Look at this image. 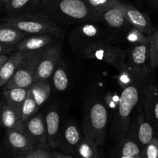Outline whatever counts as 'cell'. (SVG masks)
<instances>
[{
    "mask_svg": "<svg viewBox=\"0 0 158 158\" xmlns=\"http://www.w3.org/2000/svg\"><path fill=\"white\" fill-rule=\"evenodd\" d=\"M101 22L105 23L110 29L116 31H124L131 26L125 18L123 11L119 6V3L102 14Z\"/></svg>",
    "mask_w": 158,
    "mask_h": 158,
    "instance_id": "obj_21",
    "label": "cell"
},
{
    "mask_svg": "<svg viewBox=\"0 0 158 158\" xmlns=\"http://www.w3.org/2000/svg\"><path fill=\"white\" fill-rule=\"evenodd\" d=\"M28 35L10 25L4 23L0 25V43L15 45Z\"/></svg>",
    "mask_w": 158,
    "mask_h": 158,
    "instance_id": "obj_24",
    "label": "cell"
},
{
    "mask_svg": "<svg viewBox=\"0 0 158 158\" xmlns=\"http://www.w3.org/2000/svg\"><path fill=\"white\" fill-rule=\"evenodd\" d=\"M2 103L0 102V115H1V110H2Z\"/></svg>",
    "mask_w": 158,
    "mask_h": 158,
    "instance_id": "obj_40",
    "label": "cell"
},
{
    "mask_svg": "<svg viewBox=\"0 0 158 158\" xmlns=\"http://www.w3.org/2000/svg\"><path fill=\"white\" fill-rule=\"evenodd\" d=\"M44 117L49 144L52 149L55 150L59 148L61 131L60 113L57 108L53 106L46 110V114H44Z\"/></svg>",
    "mask_w": 158,
    "mask_h": 158,
    "instance_id": "obj_17",
    "label": "cell"
},
{
    "mask_svg": "<svg viewBox=\"0 0 158 158\" xmlns=\"http://www.w3.org/2000/svg\"><path fill=\"white\" fill-rule=\"evenodd\" d=\"M151 75V74H149ZM143 76H148L144 75V74L139 73L136 72L134 69H131L129 66H127L126 69L123 70L119 71V75L117 77V81H118L119 85L120 86L121 89H124L125 87L131 85L133 82L135 81L138 77H143Z\"/></svg>",
    "mask_w": 158,
    "mask_h": 158,
    "instance_id": "obj_31",
    "label": "cell"
},
{
    "mask_svg": "<svg viewBox=\"0 0 158 158\" xmlns=\"http://www.w3.org/2000/svg\"><path fill=\"white\" fill-rule=\"evenodd\" d=\"M15 51V45L0 43V54H9Z\"/></svg>",
    "mask_w": 158,
    "mask_h": 158,
    "instance_id": "obj_36",
    "label": "cell"
},
{
    "mask_svg": "<svg viewBox=\"0 0 158 158\" xmlns=\"http://www.w3.org/2000/svg\"><path fill=\"white\" fill-rule=\"evenodd\" d=\"M114 157L120 158H144L143 148L140 145L137 134L134 119L133 118L131 126L123 137L119 140Z\"/></svg>",
    "mask_w": 158,
    "mask_h": 158,
    "instance_id": "obj_10",
    "label": "cell"
},
{
    "mask_svg": "<svg viewBox=\"0 0 158 158\" xmlns=\"http://www.w3.org/2000/svg\"><path fill=\"white\" fill-rule=\"evenodd\" d=\"M0 124L6 130L14 129L23 131V122L21 117L6 103H3L2 107Z\"/></svg>",
    "mask_w": 158,
    "mask_h": 158,
    "instance_id": "obj_23",
    "label": "cell"
},
{
    "mask_svg": "<svg viewBox=\"0 0 158 158\" xmlns=\"http://www.w3.org/2000/svg\"><path fill=\"white\" fill-rule=\"evenodd\" d=\"M23 130L35 148L49 146L43 114L37 113L27 121L24 122Z\"/></svg>",
    "mask_w": 158,
    "mask_h": 158,
    "instance_id": "obj_13",
    "label": "cell"
},
{
    "mask_svg": "<svg viewBox=\"0 0 158 158\" xmlns=\"http://www.w3.org/2000/svg\"><path fill=\"white\" fill-rule=\"evenodd\" d=\"M5 143L11 155L17 158H27L35 148L28 136L19 130H6Z\"/></svg>",
    "mask_w": 158,
    "mask_h": 158,
    "instance_id": "obj_11",
    "label": "cell"
},
{
    "mask_svg": "<svg viewBox=\"0 0 158 158\" xmlns=\"http://www.w3.org/2000/svg\"><path fill=\"white\" fill-rule=\"evenodd\" d=\"M60 39L61 38H58L52 42L42 52L32 83L40 80H48L52 77V73L61 59L63 44Z\"/></svg>",
    "mask_w": 158,
    "mask_h": 158,
    "instance_id": "obj_7",
    "label": "cell"
},
{
    "mask_svg": "<svg viewBox=\"0 0 158 158\" xmlns=\"http://www.w3.org/2000/svg\"><path fill=\"white\" fill-rule=\"evenodd\" d=\"M2 1H3V2H5V3H6V2H9V0H2Z\"/></svg>",
    "mask_w": 158,
    "mask_h": 158,
    "instance_id": "obj_41",
    "label": "cell"
},
{
    "mask_svg": "<svg viewBox=\"0 0 158 158\" xmlns=\"http://www.w3.org/2000/svg\"><path fill=\"white\" fill-rule=\"evenodd\" d=\"M149 6H151L153 9L158 12V0H146Z\"/></svg>",
    "mask_w": 158,
    "mask_h": 158,
    "instance_id": "obj_37",
    "label": "cell"
},
{
    "mask_svg": "<svg viewBox=\"0 0 158 158\" xmlns=\"http://www.w3.org/2000/svg\"><path fill=\"white\" fill-rule=\"evenodd\" d=\"M134 119L137 139L142 148H144V147L149 143L155 136H157L156 130L158 127L147 117L142 108L139 110L136 118Z\"/></svg>",
    "mask_w": 158,
    "mask_h": 158,
    "instance_id": "obj_16",
    "label": "cell"
},
{
    "mask_svg": "<svg viewBox=\"0 0 158 158\" xmlns=\"http://www.w3.org/2000/svg\"><path fill=\"white\" fill-rule=\"evenodd\" d=\"M92 10L101 16L102 14L108 9L114 7L119 3V0H84Z\"/></svg>",
    "mask_w": 158,
    "mask_h": 158,
    "instance_id": "obj_32",
    "label": "cell"
},
{
    "mask_svg": "<svg viewBox=\"0 0 158 158\" xmlns=\"http://www.w3.org/2000/svg\"><path fill=\"white\" fill-rule=\"evenodd\" d=\"M49 80V79L40 80L36 83H32L29 86L34 99L35 100V102L40 108L46 101V100L49 98V95H50L51 86Z\"/></svg>",
    "mask_w": 158,
    "mask_h": 158,
    "instance_id": "obj_26",
    "label": "cell"
},
{
    "mask_svg": "<svg viewBox=\"0 0 158 158\" xmlns=\"http://www.w3.org/2000/svg\"><path fill=\"white\" fill-rule=\"evenodd\" d=\"M35 14L66 26L101 22V16L84 0H41Z\"/></svg>",
    "mask_w": 158,
    "mask_h": 158,
    "instance_id": "obj_1",
    "label": "cell"
},
{
    "mask_svg": "<svg viewBox=\"0 0 158 158\" xmlns=\"http://www.w3.org/2000/svg\"><path fill=\"white\" fill-rule=\"evenodd\" d=\"M29 52L26 51H15L0 69V87L5 86L7 82L15 74L17 69L23 64L29 55Z\"/></svg>",
    "mask_w": 158,
    "mask_h": 158,
    "instance_id": "obj_18",
    "label": "cell"
},
{
    "mask_svg": "<svg viewBox=\"0 0 158 158\" xmlns=\"http://www.w3.org/2000/svg\"><path fill=\"white\" fill-rule=\"evenodd\" d=\"M75 157L83 158H99L100 157L98 146L95 142L87 136L84 135L76 150Z\"/></svg>",
    "mask_w": 158,
    "mask_h": 158,
    "instance_id": "obj_25",
    "label": "cell"
},
{
    "mask_svg": "<svg viewBox=\"0 0 158 158\" xmlns=\"http://www.w3.org/2000/svg\"><path fill=\"white\" fill-rule=\"evenodd\" d=\"M29 87H14L5 89L2 92L6 103L21 117L22 108L27 96Z\"/></svg>",
    "mask_w": 158,
    "mask_h": 158,
    "instance_id": "obj_22",
    "label": "cell"
},
{
    "mask_svg": "<svg viewBox=\"0 0 158 158\" xmlns=\"http://www.w3.org/2000/svg\"><path fill=\"white\" fill-rule=\"evenodd\" d=\"M144 158H158V136H155L143 148Z\"/></svg>",
    "mask_w": 158,
    "mask_h": 158,
    "instance_id": "obj_34",
    "label": "cell"
},
{
    "mask_svg": "<svg viewBox=\"0 0 158 158\" xmlns=\"http://www.w3.org/2000/svg\"><path fill=\"white\" fill-rule=\"evenodd\" d=\"M60 37L52 34L30 35L15 45V51H35L45 48L54 40Z\"/></svg>",
    "mask_w": 158,
    "mask_h": 158,
    "instance_id": "obj_19",
    "label": "cell"
},
{
    "mask_svg": "<svg viewBox=\"0 0 158 158\" xmlns=\"http://www.w3.org/2000/svg\"><path fill=\"white\" fill-rule=\"evenodd\" d=\"M81 56L87 60L105 62L118 71L123 70L127 66V50L111 44L107 40H101L91 44L82 52Z\"/></svg>",
    "mask_w": 158,
    "mask_h": 158,
    "instance_id": "obj_5",
    "label": "cell"
},
{
    "mask_svg": "<svg viewBox=\"0 0 158 158\" xmlns=\"http://www.w3.org/2000/svg\"><path fill=\"white\" fill-rule=\"evenodd\" d=\"M39 109H40V107L37 105L35 100L34 99V97L32 95L30 88L29 87L27 96H26V98L25 100L24 103H23V108H22V121L23 123L27 121L29 119H30L31 117H32L35 114H36L38 113Z\"/></svg>",
    "mask_w": 158,
    "mask_h": 158,
    "instance_id": "obj_28",
    "label": "cell"
},
{
    "mask_svg": "<svg viewBox=\"0 0 158 158\" xmlns=\"http://www.w3.org/2000/svg\"><path fill=\"white\" fill-rule=\"evenodd\" d=\"M50 146L37 147L28 155L27 158H73V156L54 151Z\"/></svg>",
    "mask_w": 158,
    "mask_h": 158,
    "instance_id": "obj_29",
    "label": "cell"
},
{
    "mask_svg": "<svg viewBox=\"0 0 158 158\" xmlns=\"http://www.w3.org/2000/svg\"><path fill=\"white\" fill-rule=\"evenodd\" d=\"M109 122V112L104 102L93 99L88 102L83 117V134L92 139L97 146L103 144L106 138Z\"/></svg>",
    "mask_w": 158,
    "mask_h": 158,
    "instance_id": "obj_3",
    "label": "cell"
},
{
    "mask_svg": "<svg viewBox=\"0 0 158 158\" xmlns=\"http://www.w3.org/2000/svg\"><path fill=\"white\" fill-rule=\"evenodd\" d=\"M97 23H80L70 31L68 41L75 53L81 56L82 52L93 43L101 40H107V33Z\"/></svg>",
    "mask_w": 158,
    "mask_h": 158,
    "instance_id": "obj_6",
    "label": "cell"
},
{
    "mask_svg": "<svg viewBox=\"0 0 158 158\" xmlns=\"http://www.w3.org/2000/svg\"><path fill=\"white\" fill-rule=\"evenodd\" d=\"M45 48L29 52L26 60L17 69L12 78L5 85V89L14 87H29L32 84L39 60Z\"/></svg>",
    "mask_w": 158,
    "mask_h": 158,
    "instance_id": "obj_8",
    "label": "cell"
},
{
    "mask_svg": "<svg viewBox=\"0 0 158 158\" xmlns=\"http://www.w3.org/2000/svg\"><path fill=\"white\" fill-rule=\"evenodd\" d=\"M150 49H151V67L154 70L158 67V26L154 28L150 35Z\"/></svg>",
    "mask_w": 158,
    "mask_h": 158,
    "instance_id": "obj_33",
    "label": "cell"
},
{
    "mask_svg": "<svg viewBox=\"0 0 158 158\" xmlns=\"http://www.w3.org/2000/svg\"><path fill=\"white\" fill-rule=\"evenodd\" d=\"M2 21L4 23L14 26L29 35L52 34L60 38L64 35V31L60 25L49 19L35 13L19 16H7L3 18Z\"/></svg>",
    "mask_w": 158,
    "mask_h": 158,
    "instance_id": "obj_4",
    "label": "cell"
},
{
    "mask_svg": "<svg viewBox=\"0 0 158 158\" xmlns=\"http://www.w3.org/2000/svg\"><path fill=\"white\" fill-rule=\"evenodd\" d=\"M151 49L150 42L148 43L133 45L127 51L126 63L129 67L139 73L149 75L153 73L150 64Z\"/></svg>",
    "mask_w": 158,
    "mask_h": 158,
    "instance_id": "obj_9",
    "label": "cell"
},
{
    "mask_svg": "<svg viewBox=\"0 0 158 158\" xmlns=\"http://www.w3.org/2000/svg\"><path fill=\"white\" fill-rule=\"evenodd\" d=\"M0 94H1V93H0Z\"/></svg>",
    "mask_w": 158,
    "mask_h": 158,
    "instance_id": "obj_42",
    "label": "cell"
},
{
    "mask_svg": "<svg viewBox=\"0 0 158 158\" xmlns=\"http://www.w3.org/2000/svg\"><path fill=\"white\" fill-rule=\"evenodd\" d=\"M52 84L56 90L63 92L67 89L69 84V80L64 62L60 60L52 73Z\"/></svg>",
    "mask_w": 158,
    "mask_h": 158,
    "instance_id": "obj_27",
    "label": "cell"
},
{
    "mask_svg": "<svg viewBox=\"0 0 158 158\" xmlns=\"http://www.w3.org/2000/svg\"><path fill=\"white\" fill-rule=\"evenodd\" d=\"M152 74L138 77L131 85L122 89L118 107L114 114L110 131L114 140H120L129 129L133 120V113L137 106H141L145 83Z\"/></svg>",
    "mask_w": 158,
    "mask_h": 158,
    "instance_id": "obj_2",
    "label": "cell"
},
{
    "mask_svg": "<svg viewBox=\"0 0 158 158\" xmlns=\"http://www.w3.org/2000/svg\"><path fill=\"white\" fill-rule=\"evenodd\" d=\"M41 0H9L5 3V11L8 16H19L36 13Z\"/></svg>",
    "mask_w": 158,
    "mask_h": 158,
    "instance_id": "obj_20",
    "label": "cell"
},
{
    "mask_svg": "<svg viewBox=\"0 0 158 158\" xmlns=\"http://www.w3.org/2000/svg\"><path fill=\"white\" fill-rule=\"evenodd\" d=\"M119 6L122 9L125 18L131 26L140 29L149 36L151 35L154 27H153L151 19L148 14L127 3L120 2Z\"/></svg>",
    "mask_w": 158,
    "mask_h": 158,
    "instance_id": "obj_15",
    "label": "cell"
},
{
    "mask_svg": "<svg viewBox=\"0 0 158 158\" xmlns=\"http://www.w3.org/2000/svg\"><path fill=\"white\" fill-rule=\"evenodd\" d=\"M120 94L118 95L117 94H113V93H109L106 95L104 98V103L106 106L107 109L114 110L116 111L119 105L120 102Z\"/></svg>",
    "mask_w": 158,
    "mask_h": 158,
    "instance_id": "obj_35",
    "label": "cell"
},
{
    "mask_svg": "<svg viewBox=\"0 0 158 158\" xmlns=\"http://www.w3.org/2000/svg\"><path fill=\"white\" fill-rule=\"evenodd\" d=\"M8 58H9L8 54H0V69H2V67L6 62V60H8Z\"/></svg>",
    "mask_w": 158,
    "mask_h": 158,
    "instance_id": "obj_38",
    "label": "cell"
},
{
    "mask_svg": "<svg viewBox=\"0 0 158 158\" xmlns=\"http://www.w3.org/2000/svg\"><path fill=\"white\" fill-rule=\"evenodd\" d=\"M82 138L77 123L73 120H66L61 127L59 148L65 154L75 156L76 150Z\"/></svg>",
    "mask_w": 158,
    "mask_h": 158,
    "instance_id": "obj_14",
    "label": "cell"
},
{
    "mask_svg": "<svg viewBox=\"0 0 158 158\" xmlns=\"http://www.w3.org/2000/svg\"><path fill=\"white\" fill-rule=\"evenodd\" d=\"M123 32H125V39L128 43L133 45L148 43L150 42V36L140 29L131 26Z\"/></svg>",
    "mask_w": 158,
    "mask_h": 158,
    "instance_id": "obj_30",
    "label": "cell"
},
{
    "mask_svg": "<svg viewBox=\"0 0 158 158\" xmlns=\"http://www.w3.org/2000/svg\"><path fill=\"white\" fill-rule=\"evenodd\" d=\"M3 5H5V2L2 1V0H0V9H1V7L3 6Z\"/></svg>",
    "mask_w": 158,
    "mask_h": 158,
    "instance_id": "obj_39",
    "label": "cell"
},
{
    "mask_svg": "<svg viewBox=\"0 0 158 158\" xmlns=\"http://www.w3.org/2000/svg\"><path fill=\"white\" fill-rule=\"evenodd\" d=\"M141 107L147 117L158 127V83L153 74L145 83Z\"/></svg>",
    "mask_w": 158,
    "mask_h": 158,
    "instance_id": "obj_12",
    "label": "cell"
}]
</instances>
